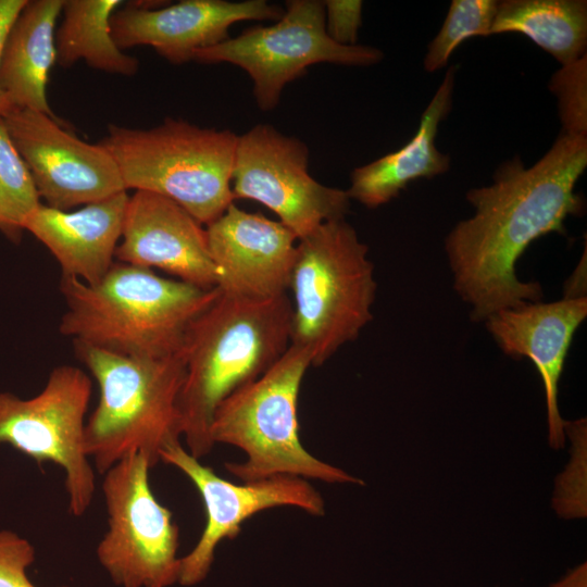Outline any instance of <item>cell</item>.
Returning a JSON list of instances; mask_svg holds the SVG:
<instances>
[{"instance_id":"cell-1","label":"cell","mask_w":587,"mask_h":587,"mask_svg":"<svg viewBox=\"0 0 587 587\" xmlns=\"http://www.w3.org/2000/svg\"><path fill=\"white\" fill-rule=\"evenodd\" d=\"M586 166L587 136L561 132L533 166L516 155L499 165L489 186L467 191L475 212L447 235L445 250L472 320L541 301L540 284L520 280L516 261L539 237L564 235L566 217L582 213L575 186Z\"/></svg>"},{"instance_id":"cell-2","label":"cell","mask_w":587,"mask_h":587,"mask_svg":"<svg viewBox=\"0 0 587 587\" xmlns=\"http://www.w3.org/2000/svg\"><path fill=\"white\" fill-rule=\"evenodd\" d=\"M291 300L218 297L190 324L183 345L185 379L178 398L182 437L201 459L214 445L218 405L265 373L289 348Z\"/></svg>"},{"instance_id":"cell-3","label":"cell","mask_w":587,"mask_h":587,"mask_svg":"<svg viewBox=\"0 0 587 587\" xmlns=\"http://www.w3.org/2000/svg\"><path fill=\"white\" fill-rule=\"evenodd\" d=\"M59 332L73 342L130 357L182 351L193 320L220 295L153 270L115 261L97 283L62 277Z\"/></svg>"},{"instance_id":"cell-4","label":"cell","mask_w":587,"mask_h":587,"mask_svg":"<svg viewBox=\"0 0 587 587\" xmlns=\"http://www.w3.org/2000/svg\"><path fill=\"white\" fill-rule=\"evenodd\" d=\"M73 344L99 387L98 403L85 426L87 455L102 474L130 453H142L154 466L161 451L182 437L183 351L161 358L130 357Z\"/></svg>"},{"instance_id":"cell-5","label":"cell","mask_w":587,"mask_h":587,"mask_svg":"<svg viewBox=\"0 0 587 587\" xmlns=\"http://www.w3.org/2000/svg\"><path fill=\"white\" fill-rule=\"evenodd\" d=\"M310 352L290 345L260 377L227 397L216 409L210 429L212 444L241 449L245 461L226 463L242 482L287 475L330 484L364 482L311 454L300 441L298 396Z\"/></svg>"},{"instance_id":"cell-6","label":"cell","mask_w":587,"mask_h":587,"mask_svg":"<svg viewBox=\"0 0 587 587\" xmlns=\"http://www.w3.org/2000/svg\"><path fill=\"white\" fill-rule=\"evenodd\" d=\"M367 253L345 218L325 222L297 241L290 345L307 349L312 366L324 364L373 320L377 284Z\"/></svg>"},{"instance_id":"cell-7","label":"cell","mask_w":587,"mask_h":587,"mask_svg":"<svg viewBox=\"0 0 587 587\" xmlns=\"http://www.w3.org/2000/svg\"><path fill=\"white\" fill-rule=\"evenodd\" d=\"M238 136L166 117L148 128L110 124L100 141L125 189L164 196L208 225L234 203L232 171Z\"/></svg>"},{"instance_id":"cell-8","label":"cell","mask_w":587,"mask_h":587,"mask_svg":"<svg viewBox=\"0 0 587 587\" xmlns=\"http://www.w3.org/2000/svg\"><path fill=\"white\" fill-rule=\"evenodd\" d=\"M276 23L255 25L240 35L195 52L192 61L203 64L230 63L250 76L260 110H274L284 87L316 63L371 66L384 53L371 46H341L325 30L324 2L289 0Z\"/></svg>"},{"instance_id":"cell-9","label":"cell","mask_w":587,"mask_h":587,"mask_svg":"<svg viewBox=\"0 0 587 587\" xmlns=\"http://www.w3.org/2000/svg\"><path fill=\"white\" fill-rule=\"evenodd\" d=\"M151 467L146 455L130 453L104 473L108 530L97 547V558L120 587L178 583L179 529L171 510L151 490Z\"/></svg>"},{"instance_id":"cell-10","label":"cell","mask_w":587,"mask_h":587,"mask_svg":"<svg viewBox=\"0 0 587 587\" xmlns=\"http://www.w3.org/2000/svg\"><path fill=\"white\" fill-rule=\"evenodd\" d=\"M90 397V377L73 365L54 367L42 390L29 399L0 392V445L12 446L39 465H59L74 516L87 511L96 489L84 441Z\"/></svg>"},{"instance_id":"cell-11","label":"cell","mask_w":587,"mask_h":587,"mask_svg":"<svg viewBox=\"0 0 587 587\" xmlns=\"http://www.w3.org/2000/svg\"><path fill=\"white\" fill-rule=\"evenodd\" d=\"M308 164L304 142L258 124L237 138L233 195L262 203L301 239L325 222L345 218L351 201L347 190L315 180Z\"/></svg>"},{"instance_id":"cell-12","label":"cell","mask_w":587,"mask_h":587,"mask_svg":"<svg viewBox=\"0 0 587 587\" xmlns=\"http://www.w3.org/2000/svg\"><path fill=\"white\" fill-rule=\"evenodd\" d=\"M160 461L188 477L205 511V525L198 542L180 558L178 584L183 586L201 583L210 572L218 544L235 539L241 525L254 514L276 507H295L315 516L325 513L322 495L301 477L279 475L235 484L203 465L180 441L167 445Z\"/></svg>"},{"instance_id":"cell-13","label":"cell","mask_w":587,"mask_h":587,"mask_svg":"<svg viewBox=\"0 0 587 587\" xmlns=\"http://www.w3.org/2000/svg\"><path fill=\"white\" fill-rule=\"evenodd\" d=\"M4 120L43 204L68 211L127 191L101 142H86L38 111L12 109Z\"/></svg>"},{"instance_id":"cell-14","label":"cell","mask_w":587,"mask_h":587,"mask_svg":"<svg viewBox=\"0 0 587 587\" xmlns=\"http://www.w3.org/2000/svg\"><path fill=\"white\" fill-rule=\"evenodd\" d=\"M140 1L118 8L111 28L121 50L150 46L168 62L192 61L200 49L229 38V27L241 21H277L279 5L266 0H183L173 4Z\"/></svg>"},{"instance_id":"cell-15","label":"cell","mask_w":587,"mask_h":587,"mask_svg":"<svg viewBox=\"0 0 587 587\" xmlns=\"http://www.w3.org/2000/svg\"><path fill=\"white\" fill-rule=\"evenodd\" d=\"M205 230L221 294L253 300L287 295L298 238L284 224L232 203Z\"/></svg>"},{"instance_id":"cell-16","label":"cell","mask_w":587,"mask_h":587,"mask_svg":"<svg viewBox=\"0 0 587 587\" xmlns=\"http://www.w3.org/2000/svg\"><path fill=\"white\" fill-rule=\"evenodd\" d=\"M115 259L162 270L204 289L216 287L203 224L175 201L151 191L128 196Z\"/></svg>"},{"instance_id":"cell-17","label":"cell","mask_w":587,"mask_h":587,"mask_svg":"<svg viewBox=\"0 0 587 587\" xmlns=\"http://www.w3.org/2000/svg\"><path fill=\"white\" fill-rule=\"evenodd\" d=\"M586 315V297H564L500 310L485 320L488 332L505 354L530 359L540 374L548 440L553 449L562 448L565 440L566 422L558 405L559 380L573 336Z\"/></svg>"},{"instance_id":"cell-18","label":"cell","mask_w":587,"mask_h":587,"mask_svg":"<svg viewBox=\"0 0 587 587\" xmlns=\"http://www.w3.org/2000/svg\"><path fill=\"white\" fill-rule=\"evenodd\" d=\"M127 200V191H122L72 212L41 203L26 218L24 230L52 253L62 277L95 284L115 262Z\"/></svg>"},{"instance_id":"cell-19","label":"cell","mask_w":587,"mask_h":587,"mask_svg":"<svg viewBox=\"0 0 587 587\" xmlns=\"http://www.w3.org/2000/svg\"><path fill=\"white\" fill-rule=\"evenodd\" d=\"M455 70V66L447 70L411 140L351 172L347 190L350 199L375 209L398 197L411 182L433 178L450 168V158L437 149L436 137L440 122L451 110Z\"/></svg>"},{"instance_id":"cell-20","label":"cell","mask_w":587,"mask_h":587,"mask_svg":"<svg viewBox=\"0 0 587 587\" xmlns=\"http://www.w3.org/2000/svg\"><path fill=\"white\" fill-rule=\"evenodd\" d=\"M63 0H27L5 37L0 55V86L12 109L53 115L47 85L55 63V26Z\"/></svg>"},{"instance_id":"cell-21","label":"cell","mask_w":587,"mask_h":587,"mask_svg":"<svg viewBox=\"0 0 587 587\" xmlns=\"http://www.w3.org/2000/svg\"><path fill=\"white\" fill-rule=\"evenodd\" d=\"M519 33L551 54L561 66L586 55L587 1H499L490 35Z\"/></svg>"},{"instance_id":"cell-22","label":"cell","mask_w":587,"mask_h":587,"mask_svg":"<svg viewBox=\"0 0 587 587\" xmlns=\"http://www.w3.org/2000/svg\"><path fill=\"white\" fill-rule=\"evenodd\" d=\"M122 3L121 0H63V18L54 36L55 63L70 67L82 60L109 74L136 75L138 60L121 50L112 35L111 18Z\"/></svg>"},{"instance_id":"cell-23","label":"cell","mask_w":587,"mask_h":587,"mask_svg":"<svg viewBox=\"0 0 587 587\" xmlns=\"http://www.w3.org/2000/svg\"><path fill=\"white\" fill-rule=\"evenodd\" d=\"M40 204L30 172L0 115V232L18 241L26 218Z\"/></svg>"},{"instance_id":"cell-24","label":"cell","mask_w":587,"mask_h":587,"mask_svg":"<svg viewBox=\"0 0 587 587\" xmlns=\"http://www.w3.org/2000/svg\"><path fill=\"white\" fill-rule=\"evenodd\" d=\"M496 0H453L441 28L429 42L424 68L432 73L447 65L452 52L464 40L489 36L497 12Z\"/></svg>"},{"instance_id":"cell-25","label":"cell","mask_w":587,"mask_h":587,"mask_svg":"<svg viewBox=\"0 0 587 587\" xmlns=\"http://www.w3.org/2000/svg\"><path fill=\"white\" fill-rule=\"evenodd\" d=\"M558 99L562 130L573 136H587V55L561 66L549 83Z\"/></svg>"},{"instance_id":"cell-26","label":"cell","mask_w":587,"mask_h":587,"mask_svg":"<svg viewBox=\"0 0 587 587\" xmlns=\"http://www.w3.org/2000/svg\"><path fill=\"white\" fill-rule=\"evenodd\" d=\"M34 561L35 549L27 539L0 530V587H36L26 573Z\"/></svg>"},{"instance_id":"cell-27","label":"cell","mask_w":587,"mask_h":587,"mask_svg":"<svg viewBox=\"0 0 587 587\" xmlns=\"http://www.w3.org/2000/svg\"><path fill=\"white\" fill-rule=\"evenodd\" d=\"M323 2L327 36L341 46L358 45L363 2L360 0H326Z\"/></svg>"},{"instance_id":"cell-28","label":"cell","mask_w":587,"mask_h":587,"mask_svg":"<svg viewBox=\"0 0 587 587\" xmlns=\"http://www.w3.org/2000/svg\"><path fill=\"white\" fill-rule=\"evenodd\" d=\"M27 0H0V55L8 32ZM12 110L5 93L0 86V115Z\"/></svg>"},{"instance_id":"cell-29","label":"cell","mask_w":587,"mask_h":587,"mask_svg":"<svg viewBox=\"0 0 587 587\" xmlns=\"http://www.w3.org/2000/svg\"><path fill=\"white\" fill-rule=\"evenodd\" d=\"M548 587H587V565L583 563L570 571L560 580Z\"/></svg>"}]
</instances>
